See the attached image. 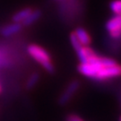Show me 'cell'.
<instances>
[{
  "label": "cell",
  "instance_id": "obj_11",
  "mask_svg": "<svg viewBox=\"0 0 121 121\" xmlns=\"http://www.w3.org/2000/svg\"><path fill=\"white\" fill-rule=\"evenodd\" d=\"M109 6L115 14H121V0H113Z\"/></svg>",
  "mask_w": 121,
  "mask_h": 121
},
{
  "label": "cell",
  "instance_id": "obj_15",
  "mask_svg": "<svg viewBox=\"0 0 121 121\" xmlns=\"http://www.w3.org/2000/svg\"><path fill=\"white\" fill-rule=\"evenodd\" d=\"M120 121H121V117H120Z\"/></svg>",
  "mask_w": 121,
  "mask_h": 121
},
{
  "label": "cell",
  "instance_id": "obj_10",
  "mask_svg": "<svg viewBox=\"0 0 121 121\" xmlns=\"http://www.w3.org/2000/svg\"><path fill=\"white\" fill-rule=\"evenodd\" d=\"M39 80V73H32L30 77H29L27 82H26V89H27V90H30V89H32V88H33V87L38 83Z\"/></svg>",
  "mask_w": 121,
  "mask_h": 121
},
{
  "label": "cell",
  "instance_id": "obj_7",
  "mask_svg": "<svg viewBox=\"0 0 121 121\" xmlns=\"http://www.w3.org/2000/svg\"><path fill=\"white\" fill-rule=\"evenodd\" d=\"M73 33L76 36L78 41L81 43L82 46H89L91 44V36L87 32V30L85 29H83L82 27H79L74 30Z\"/></svg>",
  "mask_w": 121,
  "mask_h": 121
},
{
  "label": "cell",
  "instance_id": "obj_4",
  "mask_svg": "<svg viewBox=\"0 0 121 121\" xmlns=\"http://www.w3.org/2000/svg\"><path fill=\"white\" fill-rule=\"evenodd\" d=\"M80 83L78 81H73L71 82L65 88V90L63 91V93L61 94L60 98H59V103L64 105V104L67 103L70 99H72V97L74 95V93L77 91L79 89Z\"/></svg>",
  "mask_w": 121,
  "mask_h": 121
},
{
  "label": "cell",
  "instance_id": "obj_9",
  "mask_svg": "<svg viewBox=\"0 0 121 121\" xmlns=\"http://www.w3.org/2000/svg\"><path fill=\"white\" fill-rule=\"evenodd\" d=\"M41 16V12L36 9V10H32L31 13L28 15V17L26 18L25 20L22 22V26H30L32 23H34L35 22H37Z\"/></svg>",
  "mask_w": 121,
  "mask_h": 121
},
{
  "label": "cell",
  "instance_id": "obj_5",
  "mask_svg": "<svg viewBox=\"0 0 121 121\" xmlns=\"http://www.w3.org/2000/svg\"><path fill=\"white\" fill-rule=\"evenodd\" d=\"M75 51L77 53V56L81 63H85L90 59H91L96 55L95 52L91 48H89V46H81Z\"/></svg>",
  "mask_w": 121,
  "mask_h": 121
},
{
  "label": "cell",
  "instance_id": "obj_8",
  "mask_svg": "<svg viewBox=\"0 0 121 121\" xmlns=\"http://www.w3.org/2000/svg\"><path fill=\"white\" fill-rule=\"evenodd\" d=\"M33 9L31 7H25L22 10L17 12L16 13H14L12 17V20H13V22H18V23H22L26 18L28 17V15L31 13Z\"/></svg>",
  "mask_w": 121,
  "mask_h": 121
},
{
  "label": "cell",
  "instance_id": "obj_1",
  "mask_svg": "<svg viewBox=\"0 0 121 121\" xmlns=\"http://www.w3.org/2000/svg\"><path fill=\"white\" fill-rule=\"evenodd\" d=\"M78 70L83 76L98 81L109 80L121 75L119 64L112 58L98 56L97 54L85 63H80Z\"/></svg>",
  "mask_w": 121,
  "mask_h": 121
},
{
  "label": "cell",
  "instance_id": "obj_13",
  "mask_svg": "<svg viewBox=\"0 0 121 121\" xmlns=\"http://www.w3.org/2000/svg\"><path fill=\"white\" fill-rule=\"evenodd\" d=\"M66 121H82V119L80 117H78L76 115H70L67 117Z\"/></svg>",
  "mask_w": 121,
  "mask_h": 121
},
{
  "label": "cell",
  "instance_id": "obj_12",
  "mask_svg": "<svg viewBox=\"0 0 121 121\" xmlns=\"http://www.w3.org/2000/svg\"><path fill=\"white\" fill-rule=\"evenodd\" d=\"M70 42H71L72 47L74 48V50L78 49V48L82 46V45H81V43L78 41L77 38H76V36L74 35V33H73H73H71V35H70Z\"/></svg>",
  "mask_w": 121,
  "mask_h": 121
},
{
  "label": "cell",
  "instance_id": "obj_2",
  "mask_svg": "<svg viewBox=\"0 0 121 121\" xmlns=\"http://www.w3.org/2000/svg\"><path fill=\"white\" fill-rule=\"evenodd\" d=\"M27 51L34 60L43 66V68L48 73L54 72V65L51 62V57L48 52L43 48L36 44H30L27 48Z\"/></svg>",
  "mask_w": 121,
  "mask_h": 121
},
{
  "label": "cell",
  "instance_id": "obj_14",
  "mask_svg": "<svg viewBox=\"0 0 121 121\" xmlns=\"http://www.w3.org/2000/svg\"><path fill=\"white\" fill-rule=\"evenodd\" d=\"M1 91H2V87H1V84H0V93H1Z\"/></svg>",
  "mask_w": 121,
  "mask_h": 121
},
{
  "label": "cell",
  "instance_id": "obj_6",
  "mask_svg": "<svg viewBox=\"0 0 121 121\" xmlns=\"http://www.w3.org/2000/svg\"><path fill=\"white\" fill-rule=\"evenodd\" d=\"M22 23H18V22H13L11 24L5 25L2 27L0 29V34L4 37H10L12 35L16 34L22 30Z\"/></svg>",
  "mask_w": 121,
  "mask_h": 121
},
{
  "label": "cell",
  "instance_id": "obj_3",
  "mask_svg": "<svg viewBox=\"0 0 121 121\" xmlns=\"http://www.w3.org/2000/svg\"><path fill=\"white\" fill-rule=\"evenodd\" d=\"M106 29L110 38L120 39L121 38V14H115L106 23Z\"/></svg>",
  "mask_w": 121,
  "mask_h": 121
}]
</instances>
